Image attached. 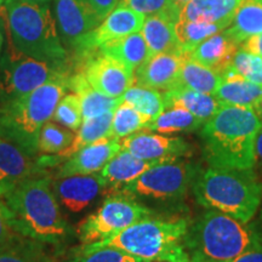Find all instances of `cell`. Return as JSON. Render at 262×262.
Masks as SVG:
<instances>
[{"instance_id":"6da1fadb","label":"cell","mask_w":262,"mask_h":262,"mask_svg":"<svg viewBox=\"0 0 262 262\" xmlns=\"http://www.w3.org/2000/svg\"><path fill=\"white\" fill-rule=\"evenodd\" d=\"M261 123L251 108L222 106L201 129L208 166L255 169L254 146Z\"/></svg>"},{"instance_id":"7a4b0ae2","label":"cell","mask_w":262,"mask_h":262,"mask_svg":"<svg viewBox=\"0 0 262 262\" xmlns=\"http://www.w3.org/2000/svg\"><path fill=\"white\" fill-rule=\"evenodd\" d=\"M12 215L16 232L42 244L67 241L71 228L66 222L51 180L33 176L3 196Z\"/></svg>"},{"instance_id":"3957f363","label":"cell","mask_w":262,"mask_h":262,"mask_svg":"<svg viewBox=\"0 0 262 262\" xmlns=\"http://www.w3.org/2000/svg\"><path fill=\"white\" fill-rule=\"evenodd\" d=\"M192 188L199 204L244 224L253 220L262 202V182L255 169H198Z\"/></svg>"},{"instance_id":"277c9868","label":"cell","mask_w":262,"mask_h":262,"mask_svg":"<svg viewBox=\"0 0 262 262\" xmlns=\"http://www.w3.org/2000/svg\"><path fill=\"white\" fill-rule=\"evenodd\" d=\"M189 262H224L262 248V228L209 209L189 225L186 235Z\"/></svg>"},{"instance_id":"5b68a950","label":"cell","mask_w":262,"mask_h":262,"mask_svg":"<svg viewBox=\"0 0 262 262\" xmlns=\"http://www.w3.org/2000/svg\"><path fill=\"white\" fill-rule=\"evenodd\" d=\"M68 77L58 78L38 89L5 102L0 110V137L32 157H38L42 126L50 122L68 89Z\"/></svg>"},{"instance_id":"8992f818","label":"cell","mask_w":262,"mask_h":262,"mask_svg":"<svg viewBox=\"0 0 262 262\" xmlns=\"http://www.w3.org/2000/svg\"><path fill=\"white\" fill-rule=\"evenodd\" d=\"M2 9L9 29L10 48L37 60L67 61L68 51L61 40L50 4L5 0Z\"/></svg>"},{"instance_id":"52a82bcc","label":"cell","mask_w":262,"mask_h":262,"mask_svg":"<svg viewBox=\"0 0 262 262\" xmlns=\"http://www.w3.org/2000/svg\"><path fill=\"white\" fill-rule=\"evenodd\" d=\"M189 225L187 219L170 221L145 219L113 237L83 245L81 251L112 247L149 262H189L186 248Z\"/></svg>"},{"instance_id":"ba28073f","label":"cell","mask_w":262,"mask_h":262,"mask_svg":"<svg viewBox=\"0 0 262 262\" xmlns=\"http://www.w3.org/2000/svg\"><path fill=\"white\" fill-rule=\"evenodd\" d=\"M198 169L185 160L157 164L119 188L120 194L134 199L175 202L182 199L192 187Z\"/></svg>"},{"instance_id":"9c48e42d","label":"cell","mask_w":262,"mask_h":262,"mask_svg":"<svg viewBox=\"0 0 262 262\" xmlns=\"http://www.w3.org/2000/svg\"><path fill=\"white\" fill-rule=\"evenodd\" d=\"M68 75L66 62L37 60L10 48L0 60V97L9 102Z\"/></svg>"},{"instance_id":"30bf717a","label":"cell","mask_w":262,"mask_h":262,"mask_svg":"<svg viewBox=\"0 0 262 262\" xmlns=\"http://www.w3.org/2000/svg\"><path fill=\"white\" fill-rule=\"evenodd\" d=\"M153 211L136 199L123 194L110 196L78 227V238L84 245L113 237L129 226L152 217Z\"/></svg>"},{"instance_id":"8fae6325","label":"cell","mask_w":262,"mask_h":262,"mask_svg":"<svg viewBox=\"0 0 262 262\" xmlns=\"http://www.w3.org/2000/svg\"><path fill=\"white\" fill-rule=\"evenodd\" d=\"M51 4L64 48L79 52L81 42L102 19L81 0H52Z\"/></svg>"},{"instance_id":"7c38bea8","label":"cell","mask_w":262,"mask_h":262,"mask_svg":"<svg viewBox=\"0 0 262 262\" xmlns=\"http://www.w3.org/2000/svg\"><path fill=\"white\" fill-rule=\"evenodd\" d=\"M122 149L145 160L165 163L189 157L193 152L191 143L181 137H170L162 134L141 130L119 140Z\"/></svg>"},{"instance_id":"4fadbf2b","label":"cell","mask_w":262,"mask_h":262,"mask_svg":"<svg viewBox=\"0 0 262 262\" xmlns=\"http://www.w3.org/2000/svg\"><path fill=\"white\" fill-rule=\"evenodd\" d=\"M83 73L94 89L114 98L122 97L135 84V72L116 58L100 52L88 60Z\"/></svg>"},{"instance_id":"5bb4252c","label":"cell","mask_w":262,"mask_h":262,"mask_svg":"<svg viewBox=\"0 0 262 262\" xmlns=\"http://www.w3.org/2000/svg\"><path fill=\"white\" fill-rule=\"evenodd\" d=\"M143 22H145V16L142 14L134 11L126 6L118 5L98 25V27L84 39L79 52L86 55L88 52L97 50L108 41L140 32Z\"/></svg>"},{"instance_id":"9a60e30c","label":"cell","mask_w":262,"mask_h":262,"mask_svg":"<svg viewBox=\"0 0 262 262\" xmlns=\"http://www.w3.org/2000/svg\"><path fill=\"white\" fill-rule=\"evenodd\" d=\"M51 187L61 205L68 211L79 212L101 194L107 183L100 173L72 175L54 180Z\"/></svg>"},{"instance_id":"2e32d148","label":"cell","mask_w":262,"mask_h":262,"mask_svg":"<svg viewBox=\"0 0 262 262\" xmlns=\"http://www.w3.org/2000/svg\"><path fill=\"white\" fill-rule=\"evenodd\" d=\"M122 149L119 140L102 139L84 147L57 166L56 179L72 175H93L102 170L106 164Z\"/></svg>"},{"instance_id":"e0dca14e","label":"cell","mask_w":262,"mask_h":262,"mask_svg":"<svg viewBox=\"0 0 262 262\" xmlns=\"http://www.w3.org/2000/svg\"><path fill=\"white\" fill-rule=\"evenodd\" d=\"M37 158L0 137V198L18 183L37 176L41 170Z\"/></svg>"},{"instance_id":"ac0fdd59","label":"cell","mask_w":262,"mask_h":262,"mask_svg":"<svg viewBox=\"0 0 262 262\" xmlns=\"http://www.w3.org/2000/svg\"><path fill=\"white\" fill-rule=\"evenodd\" d=\"M183 54H156L135 71V84L166 91L178 83Z\"/></svg>"},{"instance_id":"d6986e66","label":"cell","mask_w":262,"mask_h":262,"mask_svg":"<svg viewBox=\"0 0 262 262\" xmlns=\"http://www.w3.org/2000/svg\"><path fill=\"white\" fill-rule=\"evenodd\" d=\"M113 112H108L103 116L94 118V119L90 120H84L79 129H78V133H75L73 142L64 150L57 153V155L38 156L37 162L39 168L42 170L58 166L68 158H71L72 156H74L75 153L79 152L80 149H83L84 147L89 146L98 140L110 139Z\"/></svg>"},{"instance_id":"ffe728a7","label":"cell","mask_w":262,"mask_h":262,"mask_svg":"<svg viewBox=\"0 0 262 262\" xmlns=\"http://www.w3.org/2000/svg\"><path fill=\"white\" fill-rule=\"evenodd\" d=\"M239 47L241 45H238L224 29L205 39L185 55L191 60L221 74L231 64Z\"/></svg>"},{"instance_id":"44dd1931","label":"cell","mask_w":262,"mask_h":262,"mask_svg":"<svg viewBox=\"0 0 262 262\" xmlns=\"http://www.w3.org/2000/svg\"><path fill=\"white\" fill-rule=\"evenodd\" d=\"M221 84L214 96L222 106L251 108L262 97V85L253 83L238 74L229 64L222 72Z\"/></svg>"},{"instance_id":"7402d4cb","label":"cell","mask_w":262,"mask_h":262,"mask_svg":"<svg viewBox=\"0 0 262 262\" xmlns=\"http://www.w3.org/2000/svg\"><path fill=\"white\" fill-rule=\"evenodd\" d=\"M178 19V16L172 14L146 16L140 32L150 54H182L175 34V22Z\"/></svg>"},{"instance_id":"603a6c76","label":"cell","mask_w":262,"mask_h":262,"mask_svg":"<svg viewBox=\"0 0 262 262\" xmlns=\"http://www.w3.org/2000/svg\"><path fill=\"white\" fill-rule=\"evenodd\" d=\"M68 89L73 91L79 97L81 113H83V122L103 116L108 112H113L122 103V97H110L94 89L83 72L70 75Z\"/></svg>"},{"instance_id":"cb8c5ba5","label":"cell","mask_w":262,"mask_h":262,"mask_svg":"<svg viewBox=\"0 0 262 262\" xmlns=\"http://www.w3.org/2000/svg\"><path fill=\"white\" fill-rule=\"evenodd\" d=\"M163 98L165 108H183L194 114L204 123L214 117L222 107V104L216 100L214 95L199 93V91L179 86V85L164 91Z\"/></svg>"},{"instance_id":"d4e9b609","label":"cell","mask_w":262,"mask_h":262,"mask_svg":"<svg viewBox=\"0 0 262 262\" xmlns=\"http://www.w3.org/2000/svg\"><path fill=\"white\" fill-rule=\"evenodd\" d=\"M160 164L155 160H145L133 156L127 150L120 149L112 159L101 170L100 175L106 181L107 186H113L117 189L136 180L143 172Z\"/></svg>"},{"instance_id":"484cf974","label":"cell","mask_w":262,"mask_h":262,"mask_svg":"<svg viewBox=\"0 0 262 262\" xmlns=\"http://www.w3.org/2000/svg\"><path fill=\"white\" fill-rule=\"evenodd\" d=\"M102 55L116 58L127 68L135 72L143 62L152 56L148 45L141 32L133 33L126 37L108 41L97 49Z\"/></svg>"},{"instance_id":"4316f807","label":"cell","mask_w":262,"mask_h":262,"mask_svg":"<svg viewBox=\"0 0 262 262\" xmlns=\"http://www.w3.org/2000/svg\"><path fill=\"white\" fill-rule=\"evenodd\" d=\"M242 0H192L180 9L179 19L229 22Z\"/></svg>"},{"instance_id":"83f0119b","label":"cell","mask_w":262,"mask_h":262,"mask_svg":"<svg viewBox=\"0 0 262 262\" xmlns=\"http://www.w3.org/2000/svg\"><path fill=\"white\" fill-rule=\"evenodd\" d=\"M226 32L238 45L253 35L261 34L262 0H242Z\"/></svg>"},{"instance_id":"f1b7e54d","label":"cell","mask_w":262,"mask_h":262,"mask_svg":"<svg viewBox=\"0 0 262 262\" xmlns=\"http://www.w3.org/2000/svg\"><path fill=\"white\" fill-rule=\"evenodd\" d=\"M220 84L221 75L217 72L191 60L183 54V60L176 85L199 91V93L215 95Z\"/></svg>"},{"instance_id":"f546056e","label":"cell","mask_w":262,"mask_h":262,"mask_svg":"<svg viewBox=\"0 0 262 262\" xmlns=\"http://www.w3.org/2000/svg\"><path fill=\"white\" fill-rule=\"evenodd\" d=\"M204 125V122L188 111L180 107L165 108L158 117L146 124L145 130L159 134L194 133Z\"/></svg>"},{"instance_id":"4dcf8cb0","label":"cell","mask_w":262,"mask_h":262,"mask_svg":"<svg viewBox=\"0 0 262 262\" xmlns=\"http://www.w3.org/2000/svg\"><path fill=\"white\" fill-rule=\"evenodd\" d=\"M0 262H52L45 244L16 233L0 245Z\"/></svg>"},{"instance_id":"1f68e13d","label":"cell","mask_w":262,"mask_h":262,"mask_svg":"<svg viewBox=\"0 0 262 262\" xmlns=\"http://www.w3.org/2000/svg\"><path fill=\"white\" fill-rule=\"evenodd\" d=\"M231 25L229 22H203L178 19L175 22V34L182 54H188L196 45L201 44L216 33L224 31Z\"/></svg>"},{"instance_id":"d6a6232c","label":"cell","mask_w":262,"mask_h":262,"mask_svg":"<svg viewBox=\"0 0 262 262\" xmlns=\"http://www.w3.org/2000/svg\"><path fill=\"white\" fill-rule=\"evenodd\" d=\"M122 101L139 111L141 114L153 119L165 110L163 94L158 90L134 84L122 96Z\"/></svg>"},{"instance_id":"836d02e7","label":"cell","mask_w":262,"mask_h":262,"mask_svg":"<svg viewBox=\"0 0 262 262\" xmlns=\"http://www.w3.org/2000/svg\"><path fill=\"white\" fill-rule=\"evenodd\" d=\"M148 122V118L122 101V103L113 112L110 139L122 140L131 134L145 130L146 124Z\"/></svg>"},{"instance_id":"e575fe53","label":"cell","mask_w":262,"mask_h":262,"mask_svg":"<svg viewBox=\"0 0 262 262\" xmlns=\"http://www.w3.org/2000/svg\"><path fill=\"white\" fill-rule=\"evenodd\" d=\"M74 136V131L50 120L42 126L40 135H39V155H57V153H61L73 142Z\"/></svg>"},{"instance_id":"d590c367","label":"cell","mask_w":262,"mask_h":262,"mask_svg":"<svg viewBox=\"0 0 262 262\" xmlns=\"http://www.w3.org/2000/svg\"><path fill=\"white\" fill-rule=\"evenodd\" d=\"M52 120L77 133L83 123L79 97L74 93L64 94L55 110Z\"/></svg>"},{"instance_id":"8d00e7d4","label":"cell","mask_w":262,"mask_h":262,"mask_svg":"<svg viewBox=\"0 0 262 262\" xmlns=\"http://www.w3.org/2000/svg\"><path fill=\"white\" fill-rule=\"evenodd\" d=\"M232 68L253 83L262 85V57L239 47L231 62Z\"/></svg>"},{"instance_id":"74e56055","label":"cell","mask_w":262,"mask_h":262,"mask_svg":"<svg viewBox=\"0 0 262 262\" xmlns=\"http://www.w3.org/2000/svg\"><path fill=\"white\" fill-rule=\"evenodd\" d=\"M71 262H149L134 256L122 249L104 247L90 251H81Z\"/></svg>"},{"instance_id":"f35d334b","label":"cell","mask_w":262,"mask_h":262,"mask_svg":"<svg viewBox=\"0 0 262 262\" xmlns=\"http://www.w3.org/2000/svg\"><path fill=\"white\" fill-rule=\"evenodd\" d=\"M120 6H126L134 11L140 12L143 16L157 14L180 15V9L173 0H119Z\"/></svg>"},{"instance_id":"ab89813d","label":"cell","mask_w":262,"mask_h":262,"mask_svg":"<svg viewBox=\"0 0 262 262\" xmlns=\"http://www.w3.org/2000/svg\"><path fill=\"white\" fill-rule=\"evenodd\" d=\"M16 233H18V232H16L15 229L11 211H10L4 199L0 198V245L8 242Z\"/></svg>"},{"instance_id":"60d3db41","label":"cell","mask_w":262,"mask_h":262,"mask_svg":"<svg viewBox=\"0 0 262 262\" xmlns=\"http://www.w3.org/2000/svg\"><path fill=\"white\" fill-rule=\"evenodd\" d=\"M81 2L89 6L102 21L119 4V0H81Z\"/></svg>"},{"instance_id":"b9f144b4","label":"cell","mask_w":262,"mask_h":262,"mask_svg":"<svg viewBox=\"0 0 262 262\" xmlns=\"http://www.w3.org/2000/svg\"><path fill=\"white\" fill-rule=\"evenodd\" d=\"M242 49L245 51L251 52V54L257 55V56L262 57V33L257 35H253L249 39H247L243 44L241 45Z\"/></svg>"},{"instance_id":"7bdbcfd3","label":"cell","mask_w":262,"mask_h":262,"mask_svg":"<svg viewBox=\"0 0 262 262\" xmlns=\"http://www.w3.org/2000/svg\"><path fill=\"white\" fill-rule=\"evenodd\" d=\"M224 262H262V248L251 249V250L245 251V253Z\"/></svg>"},{"instance_id":"ee69618b","label":"cell","mask_w":262,"mask_h":262,"mask_svg":"<svg viewBox=\"0 0 262 262\" xmlns=\"http://www.w3.org/2000/svg\"><path fill=\"white\" fill-rule=\"evenodd\" d=\"M254 157H255V170L262 171V126L258 130L256 139H255L254 146Z\"/></svg>"},{"instance_id":"f6af8a7d","label":"cell","mask_w":262,"mask_h":262,"mask_svg":"<svg viewBox=\"0 0 262 262\" xmlns=\"http://www.w3.org/2000/svg\"><path fill=\"white\" fill-rule=\"evenodd\" d=\"M253 111H254V113L257 116L258 120H260V123L262 125V97L257 101L256 104H255V106L253 107Z\"/></svg>"},{"instance_id":"bcb514c9","label":"cell","mask_w":262,"mask_h":262,"mask_svg":"<svg viewBox=\"0 0 262 262\" xmlns=\"http://www.w3.org/2000/svg\"><path fill=\"white\" fill-rule=\"evenodd\" d=\"M4 29H3L2 26H0V54L3 51V47H4Z\"/></svg>"},{"instance_id":"7dc6e473","label":"cell","mask_w":262,"mask_h":262,"mask_svg":"<svg viewBox=\"0 0 262 262\" xmlns=\"http://www.w3.org/2000/svg\"><path fill=\"white\" fill-rule=\"evenodd\" d=\"M27 3H33V4H50L52 0H24Z\"/></svg>"},{"instance_id":"c3c4849f","label":"cell","mask_w":262,"mask_h":262,"mask_svg":"<svg viewBox=\"0 0 262 262\" xmlns=\"http://www.w3.org/2000/svg\"><path fill=\"white\" fill-rule=\"evenodd\" d=\"M173 2H175V4L178 5L179 8H182L183 5L187 4V3H189V2H192V0H173Z\"/></svg>"},{"instance_id":"681fc988","label":"cell","mask_w":262,"mask_h":262,"mask_svg":"<svg viewBox=\"0 0 262 262\" xmlns=\"http://www.w3.org/2000/svg\"><path fill=\"white\" fill-rule=\"evenodd\" d=\"M4 3H5V0H0V6L4 4Z\"/></svg>"}]
</instances>
